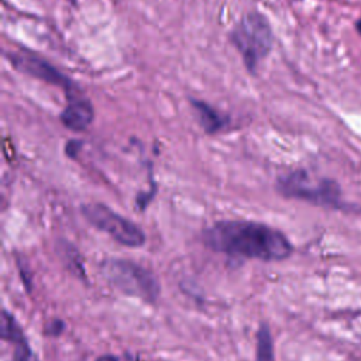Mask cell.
<instances>
[{"label":"cell","mask_w":361,"mask_h":361,"mask_svg":"<svg viewBox=\"0 0 361 361\" xmlns=\"http://www.w3.org/2000/svg\"><path fill=\"white\" fill-rule=\"evenodd\" d=\"M202 240L213 251L261 261H281L293 251L282 231L251 220L216 221L203 230Z\"/></svg>","instance_id":"obj_1"},{"label":"cell","mask_w":361,"mask_h":361,"mask_svg":"<svg viewBox=\"0 0 361 361\" xmlns=\"http://www.w3.org/2000/svg\"><path fill=\"white\" fill-rule=\"evenodd\" d=\"M231 45L240 54L245 69L255 75L259 63L269 55L274 34L268 18L259 11L244 14L228 32Z\"/></svg>","instance_id":"obj_2"},{"label":"cell","mask_w":361,"mask_h":361,"mask_svg":"<svg viewBox=\"0 0 361 361\" xmlns=\"http://www.w3.org/2000/svg\"><path fill=\"white\" fill-rule=\"evenodd\" d=\"M275 188L279 195L317 206H340V186L329 178H317L305 169H295L278 176Z\"/></svg>","instance_id":"obj_3"},{"label":"cell","mask_w":361,"mask_h":361,"mask_svg":"<svg viewBox=\"0 0 361 361\" xmlns=\"http://www.w3.org/2000/svg\"><path fill=\"white\" fill-rule=\"evenodd\" d=\"M102 272L120 292L154 303L161 292L154 274L130 259L110 258L102 264Z\"/></svg>","instance_id":"obj_4"},{"label":"cell","mask_w":361,"mask_h":361,"mask_svg":"<svg viewBox=\"0 0 361 361\" xmlns=\"http://www.w3.org/2000/svg\"><path fill=\"white\" fill-rule=\"evenodd\" d=\"M80 212L93 227L109 234L118 244L133 248L145 244L147 237L142 228L104 203H86Z\"/></svg>","instance_id":"obj_5"},{"label":"cell","mask_w":361,"mask_h":361,"mask_svg":"<svg viewBox=\"0 0 361 361\" xmlns=\"http://www.w3.org/2000/svg\"><path fill=\"white\" fill-rule=\"evenodd\" d=\"M6 56L10 61V65L16 71L62 89L66 94L65 96L66 102L85 94L82 87L76 82H73L69 76L62 73L58 68H55L47 59L30 51H23V49L13 51V52L8 51L6 52Z\"/></svg>","instance_id":"obj_6"},{"label":"cell","mask_w":361,"mask_h":361,"mask_svg":"<svg viewBox=\"0 0 361 361\" xmlns=\"http://www.w3.org/2000/svg\"><path fill=\"white\" fill-rule=\"evenodd\" d=\"M93 118H94V107L86 94L68 100L66 106L59 114V120L62 126L75 133L87 130L93 123Z\"/></svg>","instance_id":"obj_7"},{"label":"cell","mask_w":361,"mask_h":361,"mask_svg":"<svg viewBox=\"0 0 361 361\" xmlns=\"http://www.w3.org/2000/svg\"><path fill=\"white\" fill-rule=\"evenodd\" d=\"M1 337L14 345V361H38L20 324L7 310H3L1 316Z\"/></svg>","instance_id":"obj_8"},{"label":"cell","mask_w":361,"mask_h":361,"mask_svg":"<svg viewBox=\"0 0 361 361\" xmlns=\"http://www.w3.org/2000/svg\"><path fill=\"white\" fill-rule=\"evenodd\" d=\"M190 104L193 106L200 127L206 134H216L227 127L228 117L221 114L217 109L210 106L209 103L199 100V99H190Z\"/></svg>","instance_id":"obj_9"},{"label":"cell","mask_w":361,"mask_h":361,"mask_svg":"<svg viewBox=\"0 0 361 361\" xmlns=\"http://www.w3.org/2000/svg\"><path fill=\"white\" fill-rule=\"evenodd\" d=\"M257 361H275L274 341L267 324H261L257 333Z\"/></svg>","instance_id":"obj_10"},{"label":"cell","mask_w":361,"mask_h":361,"mask_svg":"<svg viewBox=\"0 0 361 361\" xmlns=\"http://www.w3.org/2000/svg\"><path fill=\"white\" fill-rule=\"evenodd\" d=\"M82 145H83V141H82V140H69V141L66 142V145H65V154H66V157L75 159L76 155H78V152L80 151Z\"/></svg>","instance_id":"obj_11"},{"label":"cell","mask_w":361,"mask_h":361,"mask_svg":"<svg viewBox=\"0 0 361 361\" xmlns=\"http://www.w3.org/2000/svg\"><path fill=\"white\" fill-rule=\"evenodd\" d=\"M63 327H65L63 322L55 319V320H52V322L45 327V333H47L48 336H54V337H55V336H59V334L62 333Z\"/></svg>","instance_id":"obj_12"},{"label":"cell","mask_w":361,"mask_h":361,"mask_svg":"<svg viewBox=\"0 0 361 361\" xmlns=\"http://www.w3.org/2000/svg\"><path fill=\"white\" fill-rule=\"evenodd\" d=\"M97 361H117V360L113 358V357H110V355H106V357H100Z\"/></svg>","instance_id":"obj_13"},{"label":"cell","mask_w":361,"mask_h":361,"mask_svg":"<svg viewBox=\"0 0 361 361\" xmlns=\"http://www.w3.org/2000/svg\"><path fill=\"white\" fill-rule=\"evenodd\" d=\"M355 28H357V31L361 34V20H358V21L355 23Z\"/></svg>","instance_id":"obj_14"},{"label":"cell","mask_w":361,"mask_h":361,"mask_svg":"<svg viewBox=\"0 0 361 361\" xmlns=\"http://www.w3.org/2000/svg\"><path fill=\"white\" fill-rule=\"evenodd\" d=\"M72 1H73V0H72Z\"/></svg>","instance_id":"obj_15"}]
</instances>
